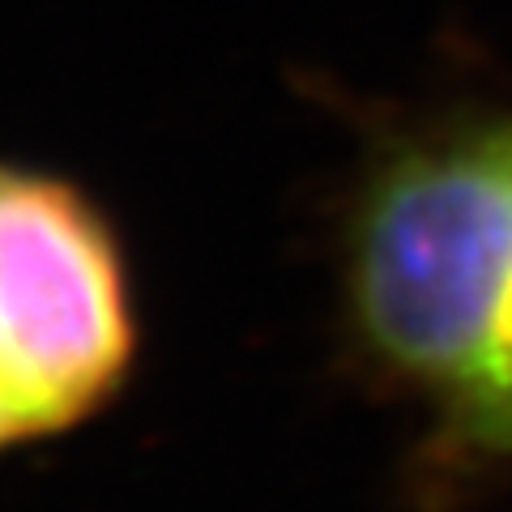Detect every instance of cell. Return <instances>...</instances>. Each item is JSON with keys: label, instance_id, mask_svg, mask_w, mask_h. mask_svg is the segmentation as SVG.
<instances>
[{"label": "cell", "instance_id": "1", "mask_svg": "<svg viewBox=\"0 0 512 512\" xmlns=\"http://www.w3.org/2000/svg\"><path fill=\"white\" fill-rule=\"evenodd\" d=\"M359 342L474 453L512 457V111L406 137L346 231Z\"/></svg>", "mask_w": 512, "mask_h": 512}, {"label": "cell", "instance_id": "2", "mask_svg": "<svg viewBox=\"0 0 512 512\" xmlns=\"http://www.w3.org/2000/svg\"><path fill=\"white\" fill-rule=\"evenodd\" d=\"M133 325L120 256L73 188L0 167V444L82 419Z\"/></svg>", "mask_w": 512, "mask_h": 512}]
</instances>
